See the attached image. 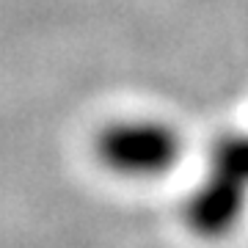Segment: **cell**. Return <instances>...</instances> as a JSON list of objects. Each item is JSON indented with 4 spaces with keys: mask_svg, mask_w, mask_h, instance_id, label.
<instances>
[{
    "mask_svg": "<svg viewBox=\"0 0 248 248\" xmlns=\"http://www.w3.org/2000/svg\"><path fill=\"white\" fill-rule=\"evenodd\" d=\"M99 155L108 166L124 174H160L179 155V141L163 124L127 122L102 133Z\"/></svg>",
    "mask_w": 248,
    "mask_h": 248,
    "instance_id": "6da1fadb",
    "label": "cell"
}]
</instances>
